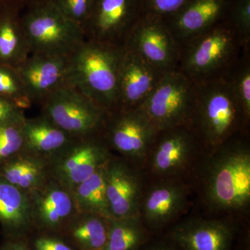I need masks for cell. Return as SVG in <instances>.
<instances>
[{
    "label": "cell",
    "instance_id": "cell-1",
    "mask_svg": "<svg viewBox=\"0 0 250 250\" xmlns=\"http://www.w3.org/2000/svg\"><path fill=\"white\" fill-rule=\"evenodd\" d=\"M248 131L236 135L214 150L206 164L202 179L204 200L211 209L232 212L250 201V151Z\"/></svg>",
    "mask_w": 250,
    "mask_h": 250
},
{
    "label": "cell",
    "instance_id": "cell-2",
    "mask_svg": "<svg viewBox=\"0 0 250 250\" xmlns=\"http://www.w3.org/2000/svg\"><path fill=\"white\" fill-rule=\"evenodd\" d=\"M195 83L190 125L205 151L211 152L236 135L248 131L249 124L226 77Z\"/></svg>",
    "mask_w": 250,
    "mask_h": 250
},
{
    "label": "cell",
    "instance_id": "cell-3",
    "mask_svg": "<svg viewBox=\"0 0 250 250\" xmlns=\"http://www.w3.org/2000/svg\"><path fill=\"white\" fill-rule=\"evenodd\" d=\"M250 47L225 19L181 45L178 70L195 82L225 77Z\"/></svg>",
    "mask_w": 250,
    "mask_h": 250
},
{
    "label": "cell",
    "instance_id": "cell-4",
    "mask_svg": "<svg viewBox=\"0 0 250 250\" xmlns=\"http://www.w3.org/2000/svg\"><path fill=\"white\" fill-rule=\"evenodd\" d=\"M122 49L85 40L70 56V84L107 111L118 104Z\"/></svg>",
    "mask_w": 250,
    "mask_h": 250
},
{
    "label": "cell",
    "instance_id": "cell-5",
    "mask_svg": "<svg viewBox=\"0 0 250 250\" xmlns=\"http://www.w3.org/2000/svg\"><path fill=\"white\" fill-rule=\"evenodd\" d=\"M27 6L21 21L31 54L70 57L85 41L83 29L52 0H39Z\"/></svg>",
    "mask_w": 250,
    "mask_h": 250
},
{
    "label": "cell",
    "instance_id": "cell-6",
    "mask_svg": "<svg viewBox=\"0 0 250 250\" xmlns=\"http://www.w3.org/2000/svg\"><path fill=\"white\" fill-rule=\"evenodd\" d=\"M196 83L178 69L164 72L138 108L158 131L190 124Z\"/></svg>",
    "mask_w": 250,
    "mask_h": 250
},
{
    "label": "cell",
    "instance_id": "cell-7",
    "mask_svg": "<svg viewBox=\"0 0 250 250\" xmlns=\"http://www.w3.org/2000/svg\"><path fill=\"white\" fill-rule=\"evenodd\" d=\"M41 114L73 139L101 136L108 111L75 87H62L41 104Z\"/></svg>",
    "mask_w": 250,
    "mask_h": 250
},
{
    "label": "cell",
    "instance_id": "cell-8",
    "mask_svg": "<svg viewBox=\"0 0 250 250\" xmlns=\"http://www.w3.org/2000/svg\"><path fill=\"white\" fill-rule=\"evenodd\" d=\"M159 131L138 108L108 111L101 136L111 151L134 165L147 161Z\"/></svg>",
    "mask_w": 250,
    "mask_h": 250
},
{
    "label": "cell",
    "instance_id": "cell-9",
    "mask_svg": "<svg viewBox=\"0 0 250 250\" xmlns=\"http://www.w3.org/2000/svg\"><path fill=\"white\" fill-rule=\"evenodd\" d=\"M141 0H95L85 23V40L122 47L143 16Z\"/></svg>",
    "mask_w": 250,
    "mask_h": 250
},
{
    "label": "cell",
    "instance_id": "cell-10",
    "mask_svg": "<svg viewBox=\"0 0 250 250\" xmlns=\"http://www.w3.org/2000/svg\"><path fill=\"white\" fill-rule=\"evenodd\" d=\"M112 156L101 136L75 139L51 161V175L72 192L103 167Z\"/></svg>",
    "mask_w": 250,
    "mask_h": 250
},
{
    "label": "cell",
    "instance_id": "cell-11",
    "mask_svg": "<svg viewBox=\"0 0 250 250\" xmlns=\"http://www.w3.org/2000/svg\"><path fill=\"white\" fill-rule=\"evenodd\" d=\"M204 149L190 124L159 131L147 161L151 171L161 179H177Z\"/></svg>",
    "mask_w": 250,
    "mask_h": 250
},
{
    "label": "cell",
    "instance_id": "cell-12",
    "mask_svg": "<svg viewBox=\"0 0 250 250\" xmlns=\"http://www.w3.org/2000/svg\"><path fill=\"white\" fill-rule=\"evenodd\" d=\"M124 46L161 71L178 69L180 43L160 18L143 14L130 32Z\"/></svg>",
    "mask_w": 250,
    "mask_h": 250
},
{
    "label": "cell",
    "instance_id": "cell-13",
    "mask_svg": "<svg viewBox=\"0 0 250 250\" xmlns=\"http://www.w3.org/2000/svg\"><path fill=\"white\" fill-rule=\"evenodd\" d=\"M105 178L112 218L139 215L143 184L138 166L113 155L105 166Z\"/></svg>",
    "mask_w": 250,
    "mask_h": 250
},
{
    "label": "cell",
    "instance_id": "cell-14",
    "mask_svg": "<svg viewBox=\"0 0 250 250\" xmlns=\"http://www.w3.org/2000/svg\"><path fill=\"white\" fill-rule=\"evenodd\" d=\"M31 104L40 105L49 95L70 84V57L30 54L18 69Z\"/></svg>",
    "mask_w": 250,
    "mask_h": 250
},
{
    "label": "cell",
    "instance_id": "cell-15",
    "mask_svg": "<svg viewBox=\"0 0 250 250\" xmlns=\"http://www.w3.org/2000/svg\"><path fill=\"white\" fill-rule=\"evenodd\" d=\"M164 74L123 46L118 67L116 108H139L156 88Z\"/></svg>",
    "mask_w": 250,
    "mask_h": 250
},
{
    "label": "cell",
    "instance_id": "cell-16",
    "mask_svg": "<svg viewBox=\"0 0 250 250\" xmlns=\"http://www.w3.org/2000/svg\"><path fill=\"white\" fill-rule=\"evenodd\" d=\"M30 197L34 229L61 233L79 212L72 192L52 175Z\"/></svg>",
    "mask_w": 250,
    "mask_h": 250
},
{
    "label": "cell",
    "instance_id": "cell-17",
    "mask_svg": "<svg viewBox=\"0 0 250 250\" xmlns=\"http://www.w3.org/2000/svg\"><path fill=\"white\" fill-rule=\"evenodd\" d=\"M188 200L187 186L177 179H161L143 192L139 215L144 225L152 229L163 228L184 211Z\"/></svg>",
    "mask_w": 250,
    "mask_h": 250
},
{
    "label": "cell",
    "instance_id": "cell-18",
    "mask_svg": "<svg viewBox=\"0 0 250 250\" xmlns=\"http://www.w3.org/2000/svg\"><path fill=\"white\" fill-rule=\"evenodd\" d=\"M235 228L228 220L195 219L172 230L171 238L179 250H231Z\"/></svg>",
    "mask_w": 250,
    "mask_h": 250
},
{
    "label": "cell",
    "instance_id": "cell-19",
    "mask_svg": "<svg viewBox=\"0 0 250 250\" xmlns=\"http://www.w3.org/2000/svg\"><path fill=\"white\" fill-rule=\"evenodd\" d=\"M231 0H191L177 14L164 20L180 45L228 18Z\"/></svg>",
    "mask_w": 250,
    "mask_h": 250
},
{
    "label": "cell",
    "instance_id": "cell-20",
    "mask_svg": "<svg viewBox=\"0 0 250 250\" xmlns=\"http://www.w3.org/2000/svg\"><path fill=\"white\" fill-rule=\"evenodd\" d=\"M0 227L4 239H25L34 230L30 195L1 176Z\"/></svg>",
    "mask_w": 250,
    "mask_h": 250
},
{
    "label": "cell",
    "instance_id": "cell-21",
    "mask_svg": "<svg viewBox=\"0 0 250 250\" xmlns=\"http://www.w3.org/2000/svg\"><path fill=\"white\" fill-rule=\"evenodd\" d=\"M24 134V150L49 164L75 139L41 113L35 118H26Z\"/></svg>",
    "mask_w": 250,
    "mask_h": 250
},
{
    "label": "cell",
    "instance_id": "cell-22",
    "mask_svg": "<svg viewBox=\"0 0 250 250\" xmlns=\"http://www.w3.org/2000/svg\"><path fill=\"white\" fill-rule=\"evenodd\" d=\"M0 176L30 195L48 180L50 164L23 150L0 164Z\"/></svg>",
    "mask_w": 250,
    "mask_h": 250
},
{
    "label": "cell",
    "instance_id": "cell-23",
    "mask_svg": "<svg viewBox=\"0 0 250 250\" xmlns=\"http://www.w3.org/2000/svg\"><path fill=\"white\" fill-rule=\"evenodd\" d=\"M110 219L78 212L61 232L77 250H104L107 243Z\"/></svg>",
    "mask_w": 250,
    "mask_h": 250
},
{
    "label": "cell",
    "instance_id": "cell-24",
    "mask_svg": "<svg viewBox=\"0 0 250 250\" xmlns=\"http://www.w3.org/2000/svg\"><path fill=\"white\" fill-rule=\"evenodd\" d=\"M21 17L11 15L0 21V65L18 69L30 56Z\"/></svg>",
    "mask_w": 250,
    "mask_h": 250
},
{
    "label": "cell",
    "instance_id": "cell-25",
    "mask_svg": "<svg viewBox=\"0 0 250 250\" xmlns=\"http://www.w3.org/2000/svg\"><path fill=\"white\" fill-rule=\"evenodd\" d=\"M106 164L89 178L77 186L72 191L79 212L112 218L106 194Z\"/></svg>",
    "mask_w": 250,
    "mask_h": 250
},
{
    "label": "cell",
    "instance_id": "cell-26",
    "mask_svg": "<svg viewBox=\"0 0 250 250\" xmlns=\"http://www.w3.org/2000/svg\"><path fill=\"white\" fill-rule=\"evenodd\" d=\"M147 233L140 215L110 219L107 243L104 250H139Z\"/></svg>",
    "mask_w": 250,
    "mask_h": 250
},
{
    "label": "cell",
    "instance_id": "cell-27",
    "mask_svg": "<svg viewBox=\"0 0 250 250\" xmlns=\"http://www.w3.org/2000/svg\"><path fill=\"white\" fill-rule=\"evenodd\" d=\"M241 104L248 124L250 121V47L243 50L241 57L225 76Z\"/></svg>",
    "mask_w": 250,
    "mask_h": 250
},
{
    "label": "cell",
    "instance_id": "cell-28",
    "mask_svg": "<svg viewBox=\"0 0 250 250\" xmlns=\"http://www.w3.org/2000/svg\"><path fill=\"white\" fill-rule=\"evenodd\" d=\"M0 96L14 102L25 111L32 105L18 70L0 65Z\"/></svg>",
    "mask_w": 250,
    "mask_h": 250
},
{
    "label": "cell",
    "instance_id": "cell-29",
    "mask_svg": "<svg viewBox=\"0 0 250 250\" xmlns=\"http://www.w3.org/2000/svg\"><path fill=\"white\" fill-rule=\"evenodd\" d=\"M26 118L0 124V164L24 150Z\"/></svg>",
    "mask_w": 250,
    "mask_h": 250
},
{
    "label": "cell",
    "instance_id": "cell-30",
    "mask_svg": "<svg viewBox=\"0 0 250 250\" xmlns=\"http://www.w3.org/2000/svg\"><path fill=\"white\" fill-rule=\"evenodd\" d=\"M227 20L243 43L250 46V0H231Z\"/></svg>",
    "mask_w": 250,
    "mask_h": 250
},
{
    "label": "cell",
    "instance_id": "cell-31",
    "mask_svg": "<svg viewBox=\"0 0 250 250\" xmlns=\"http://www.w3.org/2000/svg\"><path fill=\"white\" fill-rule=\"evenodd\" d=\"M24 240L28 250H77L60 233L34 229Z\"/></svg>",
    "mask_w": 250,
    "mask_h": 250
},
{
    "label": "cell",
    "instance_id": "cell-32",
    "mask_svg": "<svg viewBox=\"0 0 250 250\" xmlns=\"http://www.w3.org/2000/svg\"><path fill=\"white\" fill-rule=\"evenodd\" d=\"M52 1L62 14L83 30L95 0H52Z\"/></svg>",
    "mask_w": 250,
    "mask_h": 250
},
{
    "label": "cell",
    "instance_id": "cell-33",
    "mask_svg": "<svg viewBox=\"0 0 250 250\" xmlns=\"http://www.w3.org/2000/svg\"><path fill=\"white\" fill-rule=\"evenodd\" d=\"M191 0H141L143 14L166 20L174 16Z\"/></svg>",
    "mask_w": 250,
    "mask_h": 250
},
{
    "label": "cell",
    "instance_id": "cell-34",
    "mask_svg": "<svg viewBox=\"0 0 250 250\" xmlns=\"http://www.w3.org/2000/svg\"><path fill=\"white\" fill-rule=\"evenodd\" d=\"M24 111L14 102L0 96V124L24 119L26 118Z\"/></svg>",
    "mask_w": 250,
    "mask_h": 250
},
{
    "label": "cell",
    "instance_id": "cell-35",
    "mask_svg": "<svg viewBox=\"0 0 250 250\" xmlns=\"http://www.w3.org/2000/svg\"><path fill=\"white\" fill-rule=\"evenodd\" d=\"M0 250H28L24 239H4Z\"/></svg>",
    "mask_w": 250,
    "mask_h": 250
},
{
    "label": "cell",
    "instance_id": "cell-36",
    "mask_svg": "<svg viewBox=\"0 0 250 250\" xmlns=\"http://www.w3.org/2000/svg\"><path fill=\"white\" fill-rule=\"evenodd\" d=\"M149 250H179L175 246H167L166 244L157 245Z\"/></svg>",
    "mask_w": 250,
    "mask_h": 250
},
{
    "label": "cell",
    "instance_id": "cell-37",
    "mask_svg": "<svg viewBox=\"0 0 250 250\" xmlns=\"http://www.w3.org/2000/svg\"><path fill=\"white\" fill-rule=\"evenodd\" d=\"M14 1L18 5H22L23 7V6H28V5L31 4V3L39 1V0H14Z\"/></svg>",
    "mask_w": 250,
    "mask_h": 250
}]
</instances>
